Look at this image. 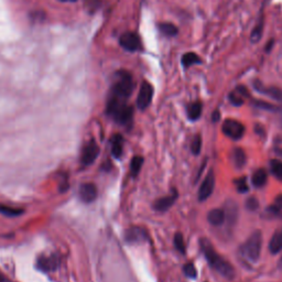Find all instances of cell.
<instances>
[{"label":"cell","mask_w":282,"mask_h":282,"mask_svg":"<svg viewBox=\"0 0 282 282\" xmlns=\"http://www.w3.org/2000/svg\"><path fill=\"white\" fill-rule=\"evenodd\" d=\"M200 244L201 249L203 251L208 265L211 266L215 271H218L223 277H225L227 279H231L235 276V270L233 268V266L215 250L211 242L208 240H201Z\"/></svg>","instance_id":"cell-1"},{"label":"cell","mask_w":282,"mask_h":282,"mask_svg":"<svg viewBox=\"0 0 282 282\" xmlns=\"http://www.w3.org/2000/svg\"><path fill=\"white\" fill-rule=\"evenodd\" d=\"M106 112L120 125H129L133 121L134 108L127 105L126 100L111 96L108 99Z\"/></svg>","instance_id":"cell-2"},{"label":"cell","mask_w":282,"mask_h":282,"mask_svg":"<svg viewBox=\"0 0 282 282\" xmlns=\"http://www.w3.org/2000/svg\"><path fill=\"white\" fill-rule=\"evenodd\" d=\"M134 91L133 76L127 71H119L116 73L115 82L112 88L111 96L127 100Z\"/></svg>","instance_id":"cell-3"},{"label":"cell","mask_w":282,"mask_h":282,"mask_svg":"<svg viewBox=\"0 0 282 282\" xmlns=\"http://www.w3.org/2000/svg\"><path fill=\"white\" fill-rule=\"evenodd\" d=\"M263 247V234L262 231H255L252 233L244 246L242 247V254L245 258H247L249 262L256 263L260 257Z\"/></svg>","instance_id":"cell-4"},{"label":"cell","mask_w":282,"mask_h":282,"mask_svg":"<svg viewBox=\"0 0 282 282\" xmlns=\"http://www.w3.org/2000/svg\"><path fill=\"white\" fill-rule=\"evenodd\" d=\"M223 133L225 134L228 138L234 140H240L243 138L245 134V127L242 122L235 119H226L223 124Z\"/></svg>","instance_id":"cell-5"},{"label":"cell","mask_w":282,"mask_h":282,"mask_svg":"<svg viewBox=\"0 0 282 282\" xmlns=\"http://www.w3.org/2000/svg\"><path fill=\"white\" fill-rule=\"evenodd\" d=\"M119 45L124 48L126 51L136 52L142 49V42L140 37L135 32H125L121 34L119 39Z\"/></svg>","instance_id":"cell-6"},{"label":"cell","mask_w":282,"mask_h":282,"mask_svg":"<svg viewBox=\"0 0 282 282\" xmlns=\"http://www.w3.org/2000/svg\"><path fill=\"white\" fill-rule=\"evenodd\" d=\"M154 97V88L149 82H142L139 94H138V98H137V107L139 110L143 111L148 108V106L151 104V100H153Z\"/></svg>","instance_id":"cell-7"},{"label":"cell","mask_w":282,"mask_h":282,"mask_svg":"<svg viewBox=\"0 0 282 282\" xmlns=\"http://www.w3.org/2000/svg\"><path fill=\"white\" fill-rule=\"evenodd\" d=\"M214 186H215V176L213 171H209L207 173V176L205 177L204 181L202 182L200 190H199V200L200 201H205L209 197H211L213 191H214Z\"/></svg>","instance_id":"cell-8"},{"label":"cell","mask_w":282,"mask_h":282,"mask_svg":"<svg viewBox=\"0 0 282 282\" xmlns=\"http://www.w3.org/2000/svg\"><path fill=\"white\" fill-rule=\"evenodd\" d=\"M99 154V148L95 141H90L86 144L82 153V163L85 165H90L96 160Z\"/></svg>","instance_id":"cell-9"},{"label":"cell","mask_w":282,"mask_h":282,"mask_svg":"<svg viewBox=\"0 0 282 282\" xmlns=\"http://www.w3.org/2000/svg\"><path fill=\"white\" fill-rule=\"evenodd\" d=\"M254 89L263 95L269 96L270 98L278 100V102H282V90L278 88H268V86H265L260 81L254 82Z\"/></svg>","instance_id":"cell-10"},{"label":"cell","mask_w":282,"mask_h":282,"mask_svg":"<svg viewBox=\"0 0 282 282\" xmlns=\"http://www.w3.org/2000/svg\"><path fill=\"white\" fill-rule=\"evenodd\" d=\"M79 197L85 203H92L97 198V187L93 183H85L79 187Z\"/></svg>","instance_id":"cell-11"},{"label":"cell","mask_w":282,"mask_h":282,"mask_svg":"<svg viewBox=\"0 0 282 282\" xmlns=\"http://www.w3.org/2000/svg\"><path fill=\"white\" fill-rule=\"evenodd\" d=\"M177 198H178V193L176 191H173L170 195H168V197H164V198L157 200L154 204V208L157 209V211H159V212L168 211V209L173 204H175V202L177 201Z\"/></svg>","instance_id":"cell-12"},{"label":"cell","mask_w":282,"mask_h":282,"mask_svg":"<svg viewBox=\"0 0 282 282\" xmlns=\"http://www.w3.org/2000/svg\"><path fill=\"white\" fill-rule=\"evenodd\" d=\"M147 233L141 227H132L127 230L126 241L128 243H140L146 241Z\"/></svg>","instance_id":"cell-13"},{"label":"cell","mask_w":282,"mask_h":282,"mask_svg":"<svg viewBox=\"0 0 282 282\" xmlns=\"http://www.w3.org/2000/svg\"><path fill=\"white\" fill-rule=\"evenodd\" d=\"M225 222H228V226L233 227L238 218V207L235 202L228 201L225 204Z\"/></svg>","instance_id":"cell-14"},{"label":"cell","mask_w":282,"mask_h":282,"mask_svg":"<svg viewBox=\"0 0 282 282\" xmlns=\"http://www.w3.org/2000/svg\"><path fill=\"white\" fill-rule=\"evenodd\" d=\"M207 221L213 226H222L225 223V212L224 209L215 208L209 211L207 214Z\"/></svg>","instance_id":"cell-15"},{"label":"cell","mask_w":282,"mask_h":282,"mask_svg":"<svg viewBox=\"0 0 282 282\" xmlns=\"http://www.w3.org/2000/svg\"><path fill=\"white\" fill-rule=\"evenodd\" d=\"M269 250L272 255H277L282 251V229L277 230L271 237L269 243Z\"/></svg>","instance_id":"cell-16"},{"label":"cell","mask_w":282,"mask_h":282,"mask_svg":"<svg viewBox=\"0 0 282 282\" xmlns=\"http://www.w3.org/2000/svg\"><path fill=\"white\" fill-rule=\"evenodd\" d=\"M122 150H124V139L120 135H116L114 136V138L112 139V155L119 159L122 155Z\"/></svg>","instance_id":"cell-17"},{"label":"cell","mask_w":282,"mask_h":282,"mask_svg":"<svg viewBox=\"0 0 282 282\" xmlns=\"http://www.w3.org/2000/svg\"><path fill=\"white\" fill-rule=\"evenodd\" d=\"M57 265V260H55L53 257H41L38 260V268L43 271H51L54 270Z\"/></svg>","instance_id":"cell-18"},{"label":"cell","mask_w":282,"mask_h":282,"mask_svg":"<svg viewBox=\"0 0 282 282\" xmlns=\"http://www.w3.org/2000/svg\"><path fill=\"white\" fill-rule=\"evenodd\" d=\"M202 111H203V105H202V103L199 102V100L198 102H194L187 107V117L193 121L198 120L201 117Z\"/></svg>","instance_id":"cell-19"},{"label":"cell","mask_w":282,"mask_h":282,"mask_svg":"<svg viewBox=\"0 0 282 282\" xmlns=\"http://www.w3.org/2000/svg\"><path fill=\"white\" fill-rule=\"evenodd\" d=\"M201 62H202L201 57L198 54H195L194 52H187L182 56V59H181V63H182V65L185 69L191 68L195 64H200Z\"/></svg>","instance_id":"cell-20"},{"label":"cell","mask_w":282,"mask_h":282,"mask_svg":"<svg viewBox=\"0 0 282 282\" xmlns=\"http://www.w3.org/2000/svg\"><path fill=\"white\" fill-rule=\"evenodd\" d=\"M267 178H268V176H267L266 170L259 169L254 173V176H252V184L257 187H262L267 183Z\"/></svg>","instance_id":"cell-21"},{"label":"cell","mask_w":282,"mask_h":282,"mask_svg":"<svg viewBox=\"0 0 282 282\" xmlns=\"http://www.w3.org/2000/svg\"><path fill=\"white\" fill-rule=\"evenodd\" d=\"M233 162L235 167L238 169L244 167L246 163V155L244 153V150L237 148L233 151Z\"/></svg>","instance_id":"cell-22"},{"label":"cell","mask_w":282,"mask_h":282,"mask_svg":"<svg viewBox=\"0 0 282 282\" xmlns=\"http://www.w3.org/2000/svg\"><path fill=\"white\" fill-rule=\"evenodd\" d=\"M263 30H264V17H260L259 23L254 28V30L251 31V34H250V40L252 43H257L260 39H262Z\"/></svg>","instance_id":"cell-23"},{"label":"cell","mask_w":282,"mask_h":282,"mask_svg":"<svg viewBox=\"0 0 282 282\" xmlns=\"http://www.w3.org/2000/svg\"><path fill=\"white\" fill-rule=\"evenodd\" d=\"M159 30H160L164 35H168V37H175L179 32L178 28L170 23H162L159 25Z\"/></svg>","instance_id":"cell-24"},{"label":"cell","mask_w":282,"mask_h":282,"mask_svg":"<svg viewBox=\"0 0 282 282\" xmlns=\"http://www.w3.org/2000/svg\"><path fill=\"white\" fill-rule=\"evenodd\" d=\"M252 104H254V106H256L257 108H260V110H264V111H269V112H277V111H280V108H279V107L274 106V105L271 104V103L265 102V100L254 99V100H252Z\"/></svg>","instance_id":"cell-25"},{"label":"cell","mask_w":282,"mask_h":282,"mask_svg":"<svg viewBox=\"0 0 282 282\" xmlns=\"http://www.w3.org/2000/svg\"><path fill=\"white\" fill-rule=\"evenodd\" d=\"M143 164V158L137 156L132 160V164H130V171H132V175L134 177L138 176L139 171L141 170V167Z\"/></svg>","instance_id":"cell-26"},{"label":"cell","mask_w":282,"mask_h":282,"mask_svg":"<svg viewBox=\"0 0 282 282\" xmlns=\"http://www.w3.org/2000/svg\"><path fill=\"white\" fill-rule=\"evenodd\" d=\"M0 213L6 215V216H10V218H14V216H19L20 214H23L24 211L23 209L13 208V207H9V206L0 204Z\"/></svg>","instance_id":"cell-27"},{"label":"cell","mask_w":282,"mask_h":282,"mask_svg":"<svg viewBox=\"0 0 282 282\" xmlns=\"http://www.w3.org/2000/svg\"><path fill=\"white\" fill-rule=\"evenodd\" d=\"M270 169L274 177L282 179V162L280 160H271Z\"/></svg>","instance_id":"cell-28"},{"label":"cell","mask_w":282,"mask_h":282,"mask_svg":"<svg viewBox=\"0 0 282 282\" xmlns=\"http://www.w3.org/2000/svg\"><path fill=\"white\" fill-rule=\"evenodd\" d=\"M175 246L179 250V252H181L182 255L185 254V243L183 240V236L181 233H177L175 236Z\"/></svg>","instance_id":"cell-29"},{"label":"cell","mask_w":282,"mask_h":282,"mask_svg":"<svg viewBox=\"0 0 282 282\" xmlns=\"http://www.w3.org/2000/svg\"><path fill=\"white\" fill-rule=\"evenodd\" d=\"M229 100H230V103L233 104L234 106H241V105L244 104V97L241 95L240 93H237V92L230 93Z\"/></svg>","instance_id":"cell-30"},{"label":"cell","mask_w":282,"mask_h":282,"mask_svg":"<svg viewBox=\"0 0 282 282\" xmlns=\"http://www.w3.org/2000/svg\"><path fill=\"white\" fill-rule=\"evenodd\" d=\"M183 271L185 273V276L189 277V278H195V277H197V274H198L197 269H195V267L192 263H187L186 265H184Z\"/></svg>","instance_id":"cell-31"},{"label":"cell","mask_w":282,"mask_h":282,"mask_svg":"<svg viewBox=\"0 0 282 282\" xmlns=\"http://www.w3.org/2000/svg\"><path fill=\"white\" fill-rule=\"evenodd\" d=\"M202 148V138L200 136H195V138L192 141V151L194 155H199Z\"/></svg>","instance_id":"cell-32"},{"label":"cell","mask_w":282,"mask_h":282,"mask_svg":"<svg viewBox=\"0 0 282 282\" xmlns=\"http://www.w3.org/2000/svg\"><path fill=\"white\" fill-rule=\"evenodd\" d=\"M236 185H237V189L240 192H247V190H248V185H247V182H246L245 178L241 179V180H237Z\"/></svg>","instance_id":"cell-33"},{"label":"cell","mask_w":282,"mask_h":282,"mask_svg":"<svg viewBox=\"0 0 282 282\" xmlns=\"http://www.w3.org/2000/svg\"><path fill=\"white\" fill-rule=\"evenodd\" d=\"M246 205H247L248 209H251V211H255V209L258 208L259 203H258V201L255 198H250V199H248Z\"/></svg>","instance_id":"cell-34"},{"label":"cell","mask_w":282,"mask_h":282,"mask_svg":"<svg viewBox=\"0 0 282 282\" xmlns=\"http://www.w3.org/2000/svg\"><path fill=\"white\" fill-rule=\"evenodd\" d=\"M220 119V112L219 111H216V112H214V114H213V120L214 121H218Z\"/></svg>","instance_id":"cell-35"},{"label":"cell","mask_w":282,"mask_h":282,"mask_svg":"<svg viewBox=\"0 0 282 282\" xmlns=\"http://www.w3.org/2000/svg\"><path fill=\"white\" fill-rule=\"evenodd\" d=\"M272 43H273V40H271L270 43H268V46H267V48H266V51H267V52L270 51V50H271V48H272Z\"/></svg>","instance_id":"cell-36"},{"label":"cell","mask_w":282,"mask_h":282,"mask_svg":"<svg viewBox=\"0 0 282 282\" xmlns=\"http://www.w3.org/2000/svg\"><path fill=\"white\" fill-rule=\"evenodd\" d=\"M62 3H71V2H76V0H60Z\"/></svg>","instance_id":"cell-37"},{"label":"cell","mask_w":282,"mask_h":282,"mask_svg":"<svg viewBox=\"0 0 282 282\" xmlns=\"http://www.w3.org/2000/svg\"><path fill=\"white\" fill-rule=\"evenodd\" d=\"M279 267H280V268H282V257L280 258V262H279Z\"/></svg>","instance_id":"cell-38"},{"label":"cell","mask_w":282,"mask_h":282,"mask_svg":"<svg viewBox=\"0 0 282 282\" xmlns=\"http://www.w3.org/2000/svg\"><path fill=\"white\" fill-rule=\"evenodd\" d=\"M281 111V113H282V110H280ZM281 119H282V116H281Z\"/></svg>","instance_id":"cell-39"}]
</instances>
